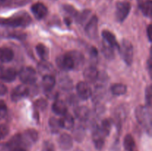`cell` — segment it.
Listing matches in <instances>:
<instances>
[{
    "mask_svg": "<svg viewBox=\"0 0 152 151\" xmlns=\"http://www.w3.org/2000/svg\"><path fill=\"white\" fill-rule=\"evenodd\" d=\"M29 93V89L25 85L21 84V85H18L17 87L13 89L11 95H10V97H11L13 102H18L23 98L28 96Z\"/></svg>",
    "mask_w": 152,
    "mask_h": 151,
    "instance_id": "cell-12",
    "label": "cell"
},
{
    "mask_svg": "<svg viewBox=\"0 0 152 151\" xmlns=\"http://www.w3.org/2000/svg\"><path fill=\"white\" fill-rule=\"evenodd\" d=\"M52 110H53V113H55L57 115H62L67 113L68 107H67V105H65V102H62V100L57 99L53 102V105H52Z\"/></svg>",
    "mask_w": 152,
    "mask_h": 151,
    "instance_id": "cell-19",
    "label": "cell"
},
{
    "mask_svg": "<svg viewBox=\"0 0 152 151\" xmlns=\"http://www.w3.org/2000/svg\"><path fill=\"white\" fill-rule=\"evenodd\" d=\"M139 7L144 16L147 17H151L152 12V2L151 0H144L139 1Z\"/></svg>",
    "mask_w": 152,
    "mask_h": 151,
    "instance_id": "cell-22",
    "label": "cell"
},
{
    "mask_svg": "<svg viewBox=\"0 0 152 151\" xmlns=\"http://www.w3.org/2000/svg\"><path fill=\"white\" fill-rule=\"evenodd\" d=\"M58 144L62 150H69L73 147V138L68 133H62L58 139Z\"/></svg>",
    "mask_w": 152,
    "mask_h": 151,
    "instance_id": "cell-13",
    "label": "cell"
},
{
    "mask_svg": "<svg viewBox=\"0 0 152 151\" xmlns=\"http://www.w3.org/2000/svg\"><path fill=\"white\" fill-rule=\"evenodd\" d=\"M111 127H112V121L110 118H106V119H104L102 121V124L99 127L101 131H102V133L105 136H108L109 135L110 132H111Z\"/></svg>",
    "mask_w": 152,
    "mask_h": 151,
    "instance_id": "cell-28",
    "label": "cell"
},
{
    "mask_svg": "<svg viewBox=\"0 0 152 151\" xmlns=\"http://www.w3.org/2000/svg\"><path fill=\"white\" fill-rule=\"evenodd\" d=\"M7 93V88L4 84L0 82V96H4Z\"/></svg>",
    "mask_w": 152,
    "mask_h": 151,
    "instance_id": "cell-41",
    "label": "cell"
},
{
    "mask_svg": "<svg viewBox=\"0 0 152 151\" xmlns=\"http://www.w3.org/2000/svg\"><path fill=\"white\" fill-rule=\"evenodd\" d=\"M76 117L78 118L80 121H85L88 119L89 117V114H90V111H89L88 108L86 107L83 106L77 108L74 111Z\"/></svg>",
    "mask_w": 152,
    "mask_h": 151,
    "instance_id": "cell-23",
    "label": "cell"
},
{
    "mask_svg": "<svg viewBox=\"0 0 152 151\" xmlns=\"http://www.w3.org/2000/svg\"><path fill=\"white\" fill-rule=\"evenodd\" d=\"M6 0H0V5H1L2 4H4Z\"/></svg>",
    "mask_w": 152,
    "mask_h": 151,
    "instance_id": "cell-45",
    "label": "cell"
},
{
    "mask_svg": "<svg viewBox=\"0 0 152 151\" xmlns=\"http://www.w3.org/2000/svg\"><path fill=\"white\" fill-rule=\"evenodd\" d=\"M102 52L103 53L104 56L108 59H112L114 57V48L112 47L107 44L106 42H104L102 44Z\"/></svg>",
    "mask_w": 152,
    "mask_h": 151,
    "instance_id": "cell-29",
    "label": "cell"
},
{
    "mask_svg": "<svg viewBox=\"0 0 152 151\" xmlns=\"http://www.w3.org/2000/svg\"><path fill=\"white\" fill-rule=\"evenodd\" d=\"M135 115L139 124L146 130L149 134L151 130V113L148 107L139 105L135 110Z\"/></svg>",
    "mask_w": 152,
    "mask_h": 151,
    "instance_id": "cell-1",
    "label": "cell"
},
{
    "mask_svg": "<svg viewBox=\"0 0 152 151\" xmlns=\"http://www.w3.org/2000/svg\"><path fill=\"white\" fill-rule=\"evenodd\" d=\"M16 71L13 68H6L0 73V79L6 82H11L16 79Z\"/></svg>",
    "mask_w": 152,
    "mask_h": 151,
    "instance_id": "cell-15",
    "label": "cell"
},
{
    "mask_svg": "<svg viewBox=\"0 0 152 151\" xmlns=\"http://www.w3.org/2000/svg\"><path fill=\"white\" fill-rule=\"evenodd\" d=\"M36 50L38 56L42 61H47L49 56V50L48 47L43 44H38L36 47Z\"/></svg>",
    "mask_w": 152,
    "mask_h": 151,
    "instance_id": "cell-27",
    "label": "cell"
},
{
    "mask_svg": "<svg viewBox=\"0 0 152 151\" xmlns=\"http://www.w3.org/2000/svg\"><path fill=\"white\" fill-rule=\"evenodd\" d=\"M123 145L126 151H134L136 150V143L134 139L131 134H127L125 136Z\"/></svg>",
    "mask_w": 152,
    "mask_h": 151,
    "instance_id": "cell-25",
    "label": "cell"
},
{
    "mask_svg": "<svg viewBox=\"0 0 152 151\" xmlns=\"http://www.w3.org/2000/svg\"><path fill=\"white\" fill-rule=\"evenodd\" d=\"M146 33H147V36H148V40L149 41H151V34H152V28H151V25H149L148 26L146 29Z\"/></svg>",
    "mask_w": 152,
    "mask_h": 151,
    "instance_id": "cell-42",
    "label": "cell"
},
{
    "mask_svg": "<svg viewBox=\"0 0 152 151\" xmlns=\"http://www.w3.org/2000/svg\"><path fill=\"white\" fill-rule=\"evenodd\" d=\"M118 50L125 63L129 66L132 65L134 61V47L130 41L123 39Z\"/></svg>",
    "mask_w": 152,
    "mask_h": 151,
    "instance_id": "cell-3",
    "label": "cell"
},
{
    "mask_svg": "<svg viewBox=\"0 0 152 151\" xmlns=\"http://www.w3.org/2000/svg\"><path fill=\"white\" fill-rule=\"evenodd\" d=\"M31 22V18L29 15L25 12H20L16 14L13 15L8 19H1L0 21V24L7 26L13 27H26L30 25Z\"/></svg>",
    "mask_w": 152,
    "mask_h": 151,
    "instance_id": "cell-2",
    "label": "cell"
},
{
    "mask_svg": "<svg viewBox=\"0 0 152 151\" xmlns=\"http://www.w3.org/2000/svg\"><path fill=\"white\" fill-rule=\"evenodd\" d=\"M42 84L46 92H50L56 84V78L53 75L43 76Z\"/></svg>",
    "mask_w": 152,
    "mask_h": 151,
    "instance_id": "cell-18",
    "label": "cell"
},
{
    "mask_svg": "<svg viewBox=\"0 0 152 151\" xmlns=\"http://www.w3.org/2000/svg\"><path fill=\"white\" fill-rule=\"evenodd\" d=\"M62 8H63L64 11L67 13V14L69 15L70 17H74L76 18V16L78 14V12L77 10L74 8L73 6L70 5V4H64L62 6Z\"/></svg>",
    "mask_w": 152,
    "mask_h": 151,
    "instance_id": "cell-34",
    "label": "cell"
},
{
    "mask_svg": "<svg viewBox=\"0 0 152 151\" xmlns=\"http://www.w3.org/2000/svg\"><path fill=\"white\" fill-rule=\"evenodd\" d=\"M47 105H48L47 101L44 99H40L35 102V107L38 108L39 110H45L46 107H47Z\"/></svg>",
    "mask_w": 152,
    "mask_h": 151,
    "instance_id": "cell-39",
    "label": "cell"
},
{
    "mask_svg": "<svg viewBox=\"0 0 152 151\" xmlns=\"http://www.w3.org/2000/svg\"><path fill=\"white\" fill-rule=\"evenodd\" d=\"M105 137L106 136L102 133L99 127L98 126H94L93 128V133H92V139H93L95 147L99 150H100L105 144Z\"/></svg>",
    "mask_w": 152,
    "mask_h": 151,
    "instance_id": "cell-9",
    "label": "cell"
},
{
    "mask_svg": "<svg viewBox=\"0 0 152 151\" xmlns=\"http://www.w3.org/2000/svg\"><path fill=\"white\" fill-rule=\"evenodd\" d=\"M147 64H148V73H149L150 75H151V71H152V58L151 56H150V57L148 58V61H147Z\"/></svg>",
    "mask_w": 152,
    "mask_h": 151,
    "instance_id": "cell-43",
    "label": "cell"
},
{
    "mask_svg": "<svg viewBox=\"0 0 152 151\" xmlns=\"http://www.w3.org/2000/svg\"><path fill=\"white\" fill-rule=\"evenodd\" d=\"M90 14H91V11L88 10H85L84 11L82 12L81 13H78L77 16H76L77 22L80 24H83L85 22H86V19H88V17Z\"/></svg>",
    "mask_w": 152,
    "mask_h": 151,
    "instance_id": "cell-35",
    "label": "cell"
},
{
    "mask_svg": "<svg viewBox=\"0 0 152 151\" xmlns=\"http://www.w3.org/2000/svg\"><path fill=\"white\" fill-rule=\"evenodd\" d=\"M56 65L64 70H71L74 69V63L69 52L61 55L56 59Z\"/></svg>",
    "mask_w": 152,
    "mask_h": 151,
    "instance_id": "cell-6",
    "label": "cell"
},
{
    "mask_svg": "<svg viewBox=\"0 0 152 151\" xmlns=\"http://www.w3.org/2000/svg\"><path fill=\"white\" fill-rule=\"evenodd\" d=\"M39 70L41 73H45L44 76H45L46 73H50L53 70V67L50 65V63L47 62V61H42L39 65Z\"/></svg>",
    "mask_w": 152,
    "mask_h": 151,
    "instance_id": "cell-33",
    "label": "cell"
},
{
    "mask_svg": "<svg viewBox=\"0 0 152 151\" xmlns=\"http://www.w3.org/2000/svg\"><path fill=\"white\" fill-rule=\"evenodd\" d=\"M134 151H137V150H134Z\"/></svg>",
    "mask_w": 152,
    "mask_h": 151,
    "instance_id": "cell-47",
    "label": "cell"
},
{
    "mask_svg": "<svg viewBox=\"0 0 152 151\" xmlns=\"http://www.w3.org/2000/svg\"><path fill=\"white\" fill-rule=\"evenodd\" d=\"M31 10L34 17L38 20L44 19L48 13V7L42 2H37L33 4L31 7Z\"/></svg>",
    "mask_w": 152,
    "mask_h": 151,
    "instance_id": "cell-11",
    "label": "cell"
},
{
    "mask_svg": "<svg viewBox=\"0 0 152 151\" xmlns=\"http://www.w3.org/2000/svg\"><path fill=\"white\" fill-rule=\"evenodd\" d=\"M75 151H81V150H75Z\"/></svg>",
    "mask_w": 152,
    "mask_h": 151,
    "instance_id": "cell-46",
    "label": "cell"
},
{
    "mask_svg": "<svg viewBox=\"0 0 152 151\" xmlns=\"http://www.w3.org/2000/svg\"><path fill=\"white\" fill-rule=\"evenodd\" d=\"M111 90L114 96H123L127 92V87L122 83H116L111 86Z\"/></svg>",
    "mask_w": 152,
    "mask_h": 151,
    "instance_id": "cell-26",
    "label": "cell"
},
{
    "mask_svg": "<svg viewBox=\"0 0 152 151\" xmlns=\"http://www.w3.org/2000/svg\"><path fill=\"white\" fill-rule=\"evenodd\" d=\"M21 144H22V135L16 134L11 137V139L7 142V143L6 144V147L10 150L14 149L18 147H20Z\"/></svg>",
    "mask_w": 152,
    "mask_h": 151,
    "instance_id": "cell-24",
    "label": "cell"
},
{
    "mask_svg": "<svg viewBox=\"0 0 152 151\" xmlns=\"http://www.w3.org/2000/svg\"><path fill=\"white\" fill-rule=\"evenodd\" d=\"M77 94L83 100H87L92 96V90L88 83L86 81H80L76 86Z\"/></svg>",
    "mask_w": 152,
    "mask_h": 151,
    "instance_id": "cell-7",
    "label": "cell"
},
{
    "mask_svg": "<svg viewBox=\"0 0 152 151\" xmlns=\"http://www.w3.org/2000/svg\"><path fill=\"white\" fill-rule=\"evenodd\" d=\"M83 76L87 83L96 82L99 78V72L94 66H89L85 69Z\"/></svg>",
    "mask_w": 152,
    "mask_h": 151,
    "instance_id": "cell-14",
    "label": "cell"
},
{
    "mask_svg": "<svg viewBox=\"0 0 152 151\" xmlns=\"http://www.w3.org/2000/svg\"><path fill=\"white\" fill-rule=\"evenodd\" d=\"M102 36L103 37L105 42L108 44H109L111 47H112L113 48L119 49L120 44L117 42L115 36L112 33L110 32L109 30H103L102 31Z\"/></svg>",
    "mask_w": 152,
    "mask_h": 151,
    "instance_id": "cell-17",
    "label": "cell"
},
{
    "mask_svg": "<svg viewBox=\"0 0 152 151\" xmlns=\"http://www.w3.org/2000/svg\"><path fill=\"white\" fill-rule=\"evenodd\" d=\"M42 151H56L55 150L54 144L52 142L46 141L43 143Z\"/></svg>",
    "mask_w": 152,
    "mask_h": 151,
    "instance_id": "cell-40",
    "label": "cell"
},
{
    "mask_svg": "<svg viewBox=\"0 0 152 151\" xmlns=\"http://www.w3.org/2000/svg\"><path fill=\"white\" fill-rule=\"evenodd\" d=\"M145 103H146V106L150 107L151 105V101H152V87L151 85L148 86L145 89Z\"/></svg>",
    "mask_w": 152,
    "mask_h": 151,
    "instance_id": "cell-36",
    "label": "cell"
},
{
    "mask_svg": "<svg viewBox=\"0 0 152 151\" xmlns=\"http://www.w3.org/2000/svg\"><path fill=\"white\" fill-rule=\"evenodd\" d=\"M131 4L129 1H118L116 4V18L119 22H123L131 11Z\"/></svg>",
    "mask_w": 152,
    "mask_h": 151,
    "instance_id": "cell-5",
    "label": "cell"
},
{
    "mask_svg": "<svg viewBox=\"0 0 152 151\" xmlns=\"http://www.w3.org/2000/svg\"><path fill=\"white\" fill-rule=\"evenodd\" d=\"M49 127H50V130L53 133H57L60 130V124H59V120L55 117H51L50 118L48 121Z\"/></svg>",
    "mask_w": 152,
    "mask_h": 151,
    "instance_id": "cell-30",
    "label": "cell"
},
{
    "mask_svg": "<svg viewBox=\"0 0 152 151\" xmlns=\"http://www.w3.org/2000/svg\"><path fill=\"white\" fill-rule=\"evenodd\" d=\"M22 135V144L25 146H30L32 144L37 142L39 139L38 132L34 129H28L24 132Z\"/></svg>",
    "mask_w": 152,
    "mask_h": 151,
    "instance_id": "cell-10",
    "label": "cell"
},
{
    "mask_svg": "<svg viewBox=\"0 0 152 151\" xmlns=\"http://www.w3.org/2000/svg\"><path fill=\"white\" fill-rule=\"evenodd\" d=\"M10 151H26V150L24 147H18L14 148V149L10 150Z\"/></svg>",
    "mask_w": 152,
    "mask_h": 151,
    "instance_id": "cell-44",
    "label": "cell"
},
{
    "mask_svg": "<svg viewBox=\"0 0 152 151\" xmlns=\"http://www.w3.org/2000/svg\"><path fill=\"white\" fill-rule=\"evenodd\" d=\"M19 79L26 84H32L37 80V72L31 67H24L19 73Z\"/></svg>",
    "mask_w": 152,
    "mask_h": 151,
    "instance_id": "cell-4",
    "label": "cell"
},
{
    "mask_svg": "<svg viewBox=\"0 0 152 151\" xmlns=\"http://www.w3.org/2000/svg\"><path fill=\"white\" fill-rule=\"evenodd\" d=\"M74 139L77 142H80L83 140L85 137V129L82 126L76 127L74 131Z\"/></svg>",
    "mask_w": 152,
    "mask_h": 151,
    "instance_id": "cell-32",
    "label": "cell"
},
{
    "mask_svg": "<svg viewBox=\"0 0 152 151\" xmlns=\"http://www.w3.org/2000/svg\"><path fill=\"white\" fill-rule=\"evenodd\" d=\"M59 124L61 128L65 130H71L74 127V118L71 115L68 113H65L62 115V118H59Z\"/></svg>",
    "mask_w": 152,
    "mask_h": 151,
    "instance_id": "cell-16",
    "label": "cell"
},
{
    "mask_svg": "<svg viewBox=\"0 0 152 151\" xmlns=\"http://www.w3.org/2000/svg\"><path fill=\"white\" fill-rule=\"evenodd\" d=\"M9 127L6 124H0V140H2L9 134Z\"/></svg>",
    "mask_w": 152,
    "mask_h": 151,
    "instance_id": "cell-37",
    "label": "cell"
},
{
    "mask_svg": "<svg viewBox=\"0 0 152 151\" xmlns=\"http://www.w3.org/2000/svg\"><path fill=\"white\" fill-rule=\"evenodd\" d=\"M14 53L11 49L8 47H0V61L1 62H9L13 60Z\"/></svg>",
    "mask_w": 152,
    "mask_h": 151,
    "instance_id": "cell-20",
    "label": "cell"
},
{
    "mask_svg": "<svg viewBox=\"0 0 152 151\" xmlns=\"http://www.w3.org/2000/svg\"><path fill=\"white\" fill-rule=\"evenodd\" d=\"M59 86L64 90H70L72 89L73 83L72 81L68 77H62L59 80Z\"/></svg>",
    "mask_w": 152,
    "mask_h": 151,
    "instance_id": "cell-31",
    "label": "cell"
},
{
    "mask_svg": "<svg viewBox=\"0 0 152 151\" xmlns=\"http://www.w3.org/2000/svg\"><path fill=\"white\" fill-rule=\"evenodd\" d=\"M7 112V108L5 102L2 100H0V121L5 117Z\"/></svg>",
    "mask_w": 152,
    "mask_h": 151,
    "instance_id": "cell-38",
    "label": "cell"
},
{
    "mask_svg": "<svg viewBox=\"0 0 152 151\" xmlns=\"http://www.w3.org/2000/svg\"><path fill=\"white\" fill-rule=\"evenodd\" d=\"M69 53L71 54V57L74 60V69L81 68L83 67V64H84L85 61V58L83 55L78 51H71L69 52Z\"/></svg>",
    "mask_w": 152,
    "mask_h": 151,
    "instance_id": "cell-21",
    "label": "cell"
},
{
    "mask_svg": "<svg viewBox=\"0 0 152 151\" xmlns=\"http://www.w3.org/2000/svg\"><path fill=\"white\" fill-rule=\"evenodd\" d=\"M86 33L91 38H96L98 36V18L92 16L86 26Z\"/></svg>",
    "mask_w": 152,
    "mask_h": 151,
    "instance_id": "cell-8",
    "label": "cell"
}]
</instances>
